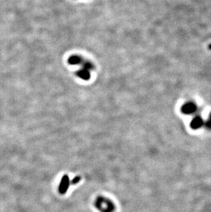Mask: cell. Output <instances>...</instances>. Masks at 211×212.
Listing matches in <instances>:
<instances>
[{"label": "cell", "instance_id": "cell-1", "mask_svg": "<svg viewBox=\"0 0 211 212\" xmlns=\"http://www.w3.org/2000/svg\"><path fill=\"white\" fill-rule=\"evenodd\" d=\"M197 109L196 105L193 102H187L184 105L182 108H181V110L184 114L186 115H190L193 113L196 112Z\"/></svg>", "mask_w": 211, "mask_h": 212}, {"label": "cell", "instance_id": "cell-2", "mask_svg": "<svg viewBox=\"0 0 211 212\" xmlns=\"http://www.w3.org/2000/svg\"><path fill=\"white\" fill-rule=\"evenodd\" d=\"M204 125V121L200 117L197 116L196 118L193 119V120L190 122V127L193 129H198V128H201V126Z\"/></svg>", "mask_w": 211, "mask_h": 212}, {"label": "cell", "instance_id": "cell-3", "mask_svg": "<svg viewBox=\"0 0 211 212\" xmlns=\"http://www.w3.org/2000/svg\"><path fill=\"white\" fill-rule=\"evenodd\" d=\"M204 125L206 128H208V129H211V120L208 119L206 122H204Z\"/></svg>", "mask_w": 211, "mask_h": 212}, {"label": "cell", "instance_id": "cell-4", "mask_svg": "<svg viewBox=\"0 0 211 212\" xmlns=\"http://www.w3.org/2000/svg\"><path fill=\"white\" fill-rule=\"evenodd\" d=\"M208 48H209L210 49H211V44L210 45V46H208Z\"/></svg>", "mask_w": 211, "mask_h": 212}, {"label": "cell", "instance_id": "cell-5", "mask_svg": "<svg viewBox=\"0 0 211 212\" xmlns=\"http://www.w3.org/2000/svg\"><path fill=\"white\" fill-rule=\"evenodd\" d=\"M210 120H211V113H210Z\"/></svg>", "mask_w": 211, "mask_h": 212}]
</instances>
